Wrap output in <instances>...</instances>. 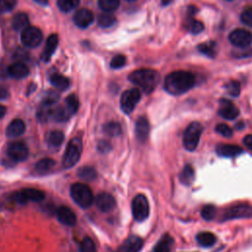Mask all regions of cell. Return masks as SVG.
I'll return each mask as SVG.
<instances>
[{
    "label": "cell",
    "mask_w": 252,
    "mask_h": 252,
    "mask_svg": "<svg viewBox=\"0 0 252 252\" xmlns=\"http://www.w3.org/2000/svg\"><path fill=\"white\" fill-rule=\"evenodd\" d=\"M196 239H197V242L199 243V245H201L203 247H211L216 242L215 234H213L212 232H209V231L200 232L197 235Z\"/></svg>",
    "instance_id": "obj_30"
},
{
    "label": "cell",
    "mask_w": 252,
    "mask_h": 252,
    "mask_svg": "<svg viewBox=\"0 0 252 252\" xmlns=\"http://www.w3.org/2000/svg\"><path fill=\"white\" fill-rule=\"evenodd\" d=\"M186 25L187 30L192 34H200L204 30V25L202 24V22L195 19L189 20V22Z\"/></svg>",
    "instance_id": "obj_40"
},
{
    "label": "cell",
    "mask_w": 252,
    "mask_h": 252,
    "mask_svg": "<svg viewBox=\"0 0 252 252\" xmlns=\"http://www.w3.org/2000/svg\"><path fill=\"white\" fill-rule=\"evenodd\" d=\"M34 1H36L37 3L41 4V5H47L48 4V0H34Z\"/></svg>",
    "instance_id": "obj_52"
},
{
    "label": "cell",
    "mask_w": 252,
    "mask_h": 252,
    "mask_svg": "<svg viewBox=\"0 0 252 252\" xmlns=\"http://www.w3.org/2000/svg\"><path fill=\"white\" fill-rule=\"evenodd\" d=\"M72 114L66 108V106H59L53 108V113H52V119L57 121V122H64L69 119V117Z\"/></svg>",
    "instance_id": "obj_25"
},
{
    "label": "cell",
    "mask_w": 252,
    "mask_h": 252,
    "mask_svg": "<svg viewBox=\"0 0 252 252\" xmlns=\"http://www.w3.org/2000/svg\"><path fill=\"white\" fill-rule=\"evenodd\" d=\"M51 83L54 87L58 89L59 91H65L70 86V81L67 77L60 74H54L51 77Z\"/></svg>",
    "instance_id": "obj_28"
},
{
    "label": "cell",
    "mask_w": 252,
    "mask_h": 252,
    "mask_svg": "<svg viewBox=\"0 0 252 252\" xmlns=\"http://www.w3.org/2000/svg\"><path fill=\"white\" fill-rule=\"evenodd\" d=\"M126 63V57L122 55H118L114 56L111 61V67L112 69H119L122 68Z\"/></svg>",
    "instance_id": "obj_46"
},
{
    "label": "cell",
    "mask_w": 252,
    "mask_h": 252,
    "mask_svg": "<svg viewBox=\"0 0 252 252\" xmlns=\"http://www.w3.org/2000/svg\"><path fill=\"white\" fill-rule=\"evenodd\" d=\"M7 72L14 79H24L29 75V68L22 62H16L8 67Z\"/></svg>",
    "instance_id": "obj_21"
},
{
    "label": "cell",
    "mask_w": 252,
    "mask_h": 252,
    "mask_svg": "<svg viewBox=\"0 0 252 252\" xmlns=\"http://www.w3.org/2000/svg\"><path fill=\"white\" fill-rule=\"evenodd\" d=\"M240 20L244 25L252 27V7H248L242 11L240 15Z\"/></svg>",
    "instance_id": "obj_45"
},
{
    "label": "cell",
    "mask_w": 252,
    "mask_h": 252,
    "mask_svg": "<svg viewBox=\"0 0 252 252\" xmlns=\"http://www.w3.org/2000/svg\"><path fill=\"white\" fill-rule=\"evenodd\" d=\"M198 50L200 51V53H202L203 55H205L209 57H215V56L217 54V46L214 42H208V43L201 44L198 47Z\"/></svg>",
    "instance_id": "obj_35"
},
{
    "label": "cell",
    "mask_w": 252,
    "mask_h": 252,
    "mask_svg": "<svg viewBox=\"0 0 252 252\" xmlns=\"http://www.w3.org/2000/svg\"><path fill=\"white\" fill-rule=\"evenodd\" d=\"M98 3L104 12L112 13L118 9L120 5V0H99Z\"/></svg>",
    "instance_id": "obj_31"
},
{
    "label": "cell",
    "mask_w": 252,
    "mask_h": 252,
    "mask_svg": "<svg viewBox=\"0 0 252 252\" xmlns=\"http://www.w3.org/2000/svg\"><path fill=\"white\" fill-rule=\"evenodd\" d=\"M30 20L26 13H18L12 20V27L15 31H23L29 27Z\"/></svg>",
    "instance_id": "obj_26"
},
{
    "label": "cell",
    "mask_w": 252,
    "mask_h": 252,
    "mask_svg": "<svg viewBox=\"0 0 252 252\" xmlns=\"http://www.w3.org/2000/svg\"><path fill=\"white\" fill-rule=\"evenodd\" d=\"M115 23H116V18L112 13H108V12L101 14L98 19V25L105 29L112 27Z\"/></svg>",
    "instance_id": "obj_32"
},
{
    "label": "cell",
    "mask_w": 252,
    "mask_h": 252,
    "mask_svg": "<svg viewBox=\"0 0 252 252\" xmlns=\"http://www.w3.org/2000/svg\"><path fill=\"white\" fill-rule=\"evenodd\" d=\"M219 114L224 119L233 120L238 116L239 111L231 102L227 100H222L219 109Z\"/></svg>",
    "instance_id": "obj_16"
},
{
    "label": "cell",
    "mask_w": 252,
    "mask_h": 252,
    "mask_svg": "<svg viewBox=\"0 0 252 252\" xmlns=\"http://www.w3.org/2000/svg\"><path fill=\"white\" fill-rule=\"evenodd\" d=\"M216 131H217L219 134H221L222 136L226 137V138L231 137L232 134H233L231 128H230L228 125L224 124V123H220V124H218V125L216 126Z\"/></svg>",
    "instance_id": "obj_47"
},
{
    "label": "cell",
    "mask_w": 252,
    "mask_h": 252,
    "mask_svg": "<svg viewBox=\"0 0 252 252\" xmlns=\"http://www.w3.org/2000/svg\"><path fill=\"white\" fill-rule=\"evenodd\" d=\"M53 108L54 107H50V106H46V105L42 104V106H41V108L39 109V112H38L39 120H41L42 122H46V121L50 120L52 118Z\"/></svg>",
    "instance_id": "obj_37"
},
{
    "label": "cell",
    "mask_w": 252,
    "mask_h": 252,
    "mask_svg": "<svg viewBox=\"0 0 252 252\" xmlns=\"http://www.w3.org/2000/svg\"><path fill=\"white\" fill-rule=\"evenodd\" d=\"M104 131L110 136L115 137L121 134V127L117 122H110L104 126Z\"/></svg>",
    "instance_id": "obj_38"
},
{
    "label": "cell",
    "mask_w": 252,
    "mask_h": 252,
    "mask_svg": "<svg viewBox=\"0 0 252 252\" xmlns=\"http://www.w3.org/2000/svg\"><path fill=\"white\" fill-rule=\"evenodd\" d=\"M13 200L18 204H27L28 202H41L46 198L44 191L36 188H25L13 195Z\"/></svg>",
    "instance_id": "obj_6"
},
{
    "label": "cell",
    "mask_w": 252,
    "mask_h": 252,
    "mask_svg": "<svg viewBox=\"0 0 252 252\" xmlns=\"http://www.w3.org/2000/svg\"><path fill=\"white\" fill-rule=\"evenodd\" d=\"M80 249L81 252H96V245L92 238L85 237L81 242Z\"/></svg>",
    "instance_id": "obj_43"
},
{
    "label": "cell",
    "mask_w": 252,
    "mask_h": 252,
    "mask_svg": "<svg viewBox=\"0 0 252 252\" xmlns=\"http://www.w3.org/2000/svg\"><path fill=\"white\" fill-rule=\"evenodd\" d=\"M82 153V142L79 138L72 139L65 150L62 158V166L64 168H73L80 160Z\"/></svg>",
    "instance_id": "obj_4"
},
{
    "label": "cell",
    "mask_w": 252,
    "mask_h": 252,
    "mask_svg": "<svg viewBox=\"0 0 252 252\" xmlns=\"http://www.w3.org/2000/svg\"><path fill=\"white\" fill-rule=\"evenodd\" d=\"M140 100H141V92L139 89L134 88V89L125 91L122 94L120 99L121 110L126 114L131 113L134 111L136 105L140 102Z\"/></svg>",
    "instance_id": "obj_8"
},
{
    "label": "cell",
    "mask_w": 252,
    "mask_h": 252,
    "mask_svg": "<svg viewBox=\"0 0 252 252\" xmlns=\"http://www.w3.org/2000/svg\"><path fill=\"white\" fill-rule=\"evenodd\" d=\"M228 1H231V0H228Z\"/></svg>",
    "instance_id": "obj_55"
},
{
    "label": "cell",
    "mask_w": 252,
    "mask_h": 252,
    "mask_svg": "<svg viewBox=\"0 0 252 252\" xmlns=\"http://www.w3.org/2000/svg\"><path fill=\"white\" fill-rule=\"evenodd\" d=\"M16 0H0V13H7L16 6Z\"/></svg>",
    "instance_id": "obj_41"
},
{
    "label": "cell",
    "mask_w": 252,
    "mask_h": 252,
    "mask_svg": "<svg viewBox=\"0 0 252 252\" xmlns=\"http://www.w3.org/2000/svg\"><path fill=\"white\" fill-rule=\"evenodd\" d=\"M22 44L29 49L39 47L43 42V33L39 28L29 26L21 33Z\"/></svg>",
    "instance_id": "obj_9"
},
{
    "label": "cell",
    "mask_w": 252,
    "mask_h": 252,
    "mask_svg": "<svg viewBox=\"0 0 252 252\" xmlns=\"http://www.w3.org/2000/svg\"><path fill=\"white\" fill-rule=\"evenodd\" d=\"M225 90L231 97H238L240 94V86L236 81H230L225 86Z\"/></svg>",
    "instance_id": "obj_44"
},
{
    "label": "cell",
    "mask_w": 252,
    "mask_h": 252,
    "mask_svg": "<svg viewBox=\"0 0 252 252\" xmlns=\"http://www.w3.org/2000/svg\"><path fill=\"white\" fill-rule=\"evenodd\" d=\"M64 134L60 130H54L47 135V143L51 148H58L64 141Z\"/></svg>",
    "instance_id": "obj_24"
},
{
    "label": "cell",
    "mask_w": 252,
    "mask_h": 252,
    "mask_svg": "<svg viewBox=\"0 0 252 252\" xmlns=\"http://www.w3.org/2000/svg\"><path fill=\"white\" fill-rule=\"evenodd\" d=\"M57 46H58V37H57V35L54 34V35L50 36L48 41H47V43H46L45 51H44V53L42 55V59L45 62H49L51 60L53 55L56 51Z\"/></svg>",
    "instance_id": "obj_20"
},
{
    "label": "cell",
    "mask_w": 252,
    "mask_h": 252,
    "mask_svg": "<svg viewBox=\"0 0 252 252\" xmlns=\"http://www.w3.org/2000/svg\"><path fill=\"white\" fill-rule=\"evenodd\" d=\"M228 40L234 47L244 49L252 44V34L244 29H236L229 34Z\"/></svg>",
    "instance_id": "obj_11"
},
{
    "label": "cell",
    "mask_w": 252,
    "mask_h": 252,
    "mask_svg": "<svg viewBox=\"0 0 252 252\" xmlns=\"http://www.w3.org/2000/svg\"><path fill=\"white\" fill-rule=\"evenodd\" d=\"M94 19H95L94 13L87 8L79 9L78 11H76V13L73 17V21H74L75 25L82 29H85V28H88L89 26H91L94 22Z\"/></svg>",
    "instance_id": "obj_13"
},
{
    "label": "cell",
    "mask_w": 252,
    "mask_h": 252,
    "mask_svg": "<svg viewBox=\"0 0 252 252\" xmlns=\"http://www.w3.org/2000/svg\"><path fill=\"white\" fill-rule=\"evenodd\" d=\"M8 97H9L8 90L3 86H0V100H6Z\"/></svg>",
    "instance_id": "obj_50"
},
{
    "label": "cell",
    "mask_w": 252,
    "mask_h": 252,
    "mask_svg": "<svg viewBox=\"0 0 252 252\" xmlns=\"http://www.w3.org/2000/svg\"><path fill=\"white\" fill-rule=\"evenodd\" d=\"M244 218H252V207L248 204L234 205L228 208L224 215V220L244 219Z\"/></svg>",
    "instance_id": "obj_12"
},
{
    "label": "cell",
    "mask_w": 252,
    "mask_h": 252,
    "mask_svg": "<svg viewBox=\"0 0 252 252\" xmlns=\"http://www.w3.org/2000/svg\"><path fill=\"white\" fill-rule=\"evenodd\" d=\"M78 176L85 181H92L96 178L97 172H96L94 168L89 167V166H85V167L79 168Z\"/></svg>",
    "instance_id": "obj_33"
},
{
    "label": "cell",
    "mask_w": 252,
    "mask_h": 252,
    "mask_svg": "<svg viewBox=\"0 0 252 252\" xmlns=\"http://www.w3.org/2000/svg\"><path fill=\"white\" fill-rule=\"evenodd\" d=\"M56 166V161L51 158H44L40 160L35 166V171L38 174H46L50 172Z\"/></svg>",
    "instance_id": "obj_23"
},
{
    "label": "cell",
    "mask_w": 252,
    "mask_h": 252,
    "mask_svg": "<svg viewBox=\"0 0 252 252\" xmlns=\"http://www.w3.org/2000/svg\"><path fill=\"white\" fill-rule=\"evenodd\" d=\"M127 1H130V2H134V1H136V0H127Z\"/></svg>",
    "instance_id": "obj_54"
},
{
    "label": "cell",
    "mask_w": 252,
    "mask_h": 252,
    "mask_svg": "<svg viewBox=\"0 0 252 252\" xmlns=\"http://www.w3.org/2000/svg\"><path fill=\"white\" fill-rule=\"evenodd\" d=\"M150 125L146 117L141 116L137 119L135 124V135L140 142H145L149 136Z\"/></svg>",
    "instance_id": "obj_18"
},
{
    "label": "cell",
    "mask_w": 252,
    "mask_h": 252,
    "mask_svg": "<svg viewBox=\"0 0 252 252\" xmlns=\"http://www.w3.org/2000/svg\"><path fill=\"white\" fill-rule=\"evenodd\" d=\"M203 132V126L199 122L190 123L183 134V146L188 151H194L200 141L201 134Z\"/></svg>",
    "instance_id": "obj_5"
},
{
    "label": "cell",
    "mask_w": 252,
    "mask_h": 252,
    "mask_svg": "<svg viewBox=\"0 0 252 252\" xmlns=\"http://www.w3.org/2000/svg\"><path fill=\"white\" fill-rule=\"evenodd\" d=\"M216 215V208L213 205H206L202 208L201 216L206 221H211L215 218Z\"/></svg>",
    "instance_id": "obj_42"
},
{
    "label": "cell",
    "mask_w": 252,
    "mask_h": 252,
    "mask_svg": "<svg viewBox=\"0 0 252 252\" xmlns=\"http://www.w3.org/2000/svg\"><path fill=\"white\" fill-rule=\"evenodd\" d=\"M7 155L13 162H24L29 157V149L24 142L15 141L8 145Z\"/></svg>",
    "instance_id": "obj_10"
},
{
    "label": "cell",
    "mask_w": 252,
    "mask_h": 252,
    "mask_svg": "<svg viewBox=\"0 0 252 252\" xmlns=\"http://www.w3.org/2000/svg\"><path fill=\"white\" fill-rule=\"evenodd\" d=\"M195 85V77L192 73L187 71H174L169 73L165 79V90L173 96H179Z\"/></svg>",
    "instance_id": "obj_1"
},
{
    "label": "cell",
    "mask_w": 252,
    "mask_h": 252,
    "mask_svg": "<svg viewBox=\"0 0 252 252\" xmlns=\"http://www.w3.org/2000/svg\"><path fill=\"white\" fill-rule=\"evenodd\" d=\"M96 205L98 207V209L104 213H109L112 212L116 205L115 199L113 198L112 195L109 194V193H101L97 196L96 200Z\"/></svg>",
    "instance_id": "obj_14"
},
{
    "label": "cell",
    "mask_w": 252,
    "mask_h": 252,
    "mask_svg": "<svg viewBox=\"0 0 252 252\" xmlns=\"http://www.w3.org/2000/svg\"><path fill=\"white\" fill-rule=\"evenodd\" d=\"M26 125L22 119H14L10 122L6 129V136L9 138H17L24 134Z\"/></svg>",
    "instance_id": "obj_19"
},
{
    "label": "cell",
    "mask_w": 252,
    "mask_h": 252,
    "mask_svg": "<svg viewBox=\"0 0 252 252\" xmlns=\"http://www.w3.org/2000/svg\"><path fill=\"white\" fill-rule=\"evenodd\" d=\"M216 152L221 157L232 158V157H236V156L240 155L243 152V150L240 147L235 146V145L224 144V145H218Z\"/></svg>",
    "instance_id": "obj_22"
},
{
    "label": "cell",
    "mask_w": 252,
    "mask_h": 252,
    "mask_svg": "<svg viewBox=\"0 0 252 252\" xmlns=\"http://www.w3.org/2000/svg\"><path fill=\"white\" fill-rule=\"evenodd\" d=\"M59 94L56 91H49L47 92V94L44 97L43 100V104L46 106H50V107H54L56 104H57V102L59 101Z\"/></svg>",
    "instance_id": "obj_39"
},
{
    "label": "cell",
    "mask_w": 252,
    "mask_h": 252,
    "mask_svg": "<svg viewBox=\"0 0 252 252\" xmlns=\"http://www.w3.org/2000/svg\"><path fill=\"white\" fill-rule=\"evenodd\" d=\"M70 194L74 202L83 209L89 208L95 201L91 188L84 183L78 182L72 184Z\"/></svg>",
    "instance_id": "obj_3"
},
{
    "label": "cell",
    "mask_w": 252,
    "mask_h": 252,
    "mask_svg": "<svg viewBox=\"0 0 252 252\" xmlns=\"http://www.w3.org/2000/svg\"><path fill=\"white\" fill-rule=\"evenodd\" d=\"M131 208H132L133 217L137 222H143L149 217V213H150L149 202L144 195L139 194L135 196L132 201Z\"/></svg>",
    "instance_id": "obj_7"
},
{
    "label": "cell",
    "mask_w": 252,
    "mask_h": 252,
    "mask_svg": "<svg viewBox=\"0 0 252 252\" xmlns=\"http://www.w3.org/2000/svg\"><path fill=\"white\" fill-rule=\"evenodd\" d=\"M80 4V0H57V6L63 12H70L76 9Z\"/></svg>",
    "instance_id": "obj_34"
},
{
    "label": "cell",
    "mask_w": 252,
    "mask_h": 252,
    "mask_svg": "<svg viewBox=\"0 0 252 252\" xmlns=\"http://www.w3.org/2000/svg\"><path fill=\"white\" fill-rule=\"evenodd\" d=\"M110 149H111V145L106 141H102L98 145V150L102 153H108Z\"/></svg>",
    "instance_id": "obj_48"
},
{
    "label": "cell",
    "mask_w": 252,
    "mask_h": 252,
    "mask_svg": "<svg viewBox=\"0 0 252 252\" xmlns=\"http://www.w3.org/2000/svg\"><path fill=\"white\" fill-rule=\"evenodd\" d=\"M194 178H195V172H194V168H192V166L190 165H186L180 174H179V179L180 181L186 185V186H190L192 184V182L194 181Z\"/></svg>",
    "instance_id": "obj_29"
},
{
    "label": "cell",
    "mask_w": 252,
    "mask_h": 252,
    "mask_svg": "<svg viewBox=\"0 0 252 252\" xmlns=\"http://www.w3.org/2000/svg\"><path fill=\"white\" fill-rule=\"evenodd\" d=\"M143 239L139 236L132 235L128 237L116 250V252H139L143 247Z\"/></svg>",
    "instance_id": "obj_15"
},
{
    "label": "cell",
    "mask_w": 252,
    "mask_h": 252,
    "mask_svg": "<svg viewBox=\"0 0 252 252\" xmlns=\"http://www.w3.org/2000/svg\"><path fill=\"white\" fill-rule=\"evenodd\" d=\"M129 81L146 94H150L158 86L160 75L153 69H139L129 75Z\"/></svg>",
    "instance_id": "obj_2"
},
{
    "label": "cell",
    "mask_w": 252,
    "mask_h": 252,
    "mask_svg": "<svg viewBox=\"0 0 252 252\" xmlns=\"http://www.w3.org/2000/svg\"><path fill=\"white\" fill-rule=\"evenodd\" d=\"M243 144L246 146L247 149L252 151V135H246L243 138Z\"/></svg>",
    "instance_id": "obj_49"
},
{
    "label": "cell",
    "mask_w": 252,
    "mask_h": 252,
    "mask_svg": "<svg viewBox=\"0 0 252 252\" xmlns=\"http://www.w3.org/2000/svg\"><path fill=\"white\" fill-rule=\"evenodd\" d=\"M65 106L70 112V113L73 115L78 112L79 109V99L75 94L69 95L65 100Z\"/></svg>",
    "instance_id": "obj_36"
},
{
    "label": "cell",
    "mask_w": 252,
    "mask_h": 252,
    "mask_svg": "<svg viewBox=\"0 0 252 252\" xmlns=\"http://www.w3.org/2000/svg\"><path fill=\"white\" fill-rule=\"evenodd\" d=\"M170 2V0H163V4L164 5H167V4H168Z\"/></svg>",
    "instance_id": "obj_53"
},
{
    "label": "cell",
    "mask_w": 252,
    "mask_h": 252,
    "mask_svg": "<svg viewBox=\"0 0 252 252\" xmlns=\"http://www.w3.org/2000/svg\"><path fill=\"white\" fill-rule=\"evenodd\" d=\"M173 238L169 234H165L154 248V252H170Z\"/></svg>",
    "instance_id": "obj_27"
},
{
    "label": "cell",
    "mask_w": 252,
    "mask_h": 252,
    "mask_svg": "<svg viewBox=\"0 0 252 252\" xmlns=\"http://www.w3.org/2000/svg\"><path fill=\"white\" fill-rule=\"evenodd\" d=\"M57 215V219L58 221L64 224V225H68V226H73L76 224L77 222V218L75 213L68 207L65 206H61L60 208L57 209L56 212Z\"/></svg>",
    "instance_id": "obj_17"
},
{
    "label": "cell",
    "mask_w": 252,
    "mask_h": 252,
    "mask_svg": "<svg viewBox=\"0 0 252 252\" xmlns=\"http://www.w3.org/2000/svg\"><path fill=\"white\" fill-rule=\"evenodd\" d=\"M5 114H6V108L2 105H0V119L3 118Z\"/></svg>",
    "instance_id": "obj_51"
}]
</instances>
